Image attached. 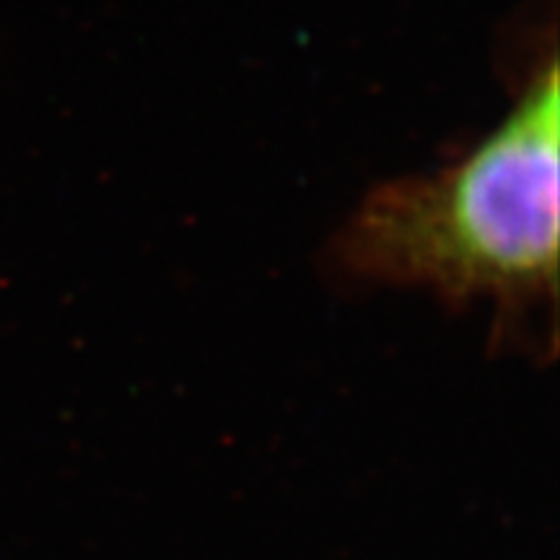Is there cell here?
<instances>
[{
  "instance_id": "1",
  "label": "cell",
  "mask_w": 560,
  "mask_h": 560,
  "mask_svg": "<svg viewBox=\"0 0 560 560\" xmlns=\"http://www.w3.org/2000/svg\"><path fill=\"white\" fill-rule=\"evenodd\" d=\"M558 60L450 170L376 187L332 242L350 278L493 304L490 348L558 350Z\"/></svg>"
}]
</instances>
